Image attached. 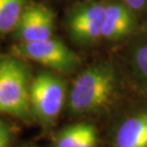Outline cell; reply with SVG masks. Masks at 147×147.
<instances>
[{"mask_svg":"<svg viewBox=\"0 0 147 147\" xmlns=\"http://www.w3.org/2000/svg\"><path fill=\"white\" fill-rule=\"evenodd\" d=\"M30 88L23 63L11 57L0 58V113L28 119L32 108Z\"/></svg>","mask_w":147,"mask_h":147,"instance_id":"2","label":"cell"},{"mask_svg":"<svg viewBox=\"0 0 147 147\" xmlns=\"http://www.w3.org/2000/svg\"><path fill=\"white\" fill-rule=\"evenodd\" d=\"M22 0H0V33H10L17 27L23 13Z\"/></svg>","mask_w":147,"mask_h":147,"instance_id":"10","label":"cell"},{"mask_svg":"<svg viewBox=\"0 0 147 147\" xmlns=\"http://www.w3.org/2000/svg\"><path fill=\"white\" fill-rule=\"evenodd\" d=\"M21 42H36L52 38L55 28L54 13L41 6L30 7L23 11L17 25Z\"/></svg>","mask_w":147,"mask_h":147,"instance_id":"5","label":"cell"},{"mask_svg":"<svg viewBox=\"0 0 147 147\" xmlns=\"http://www.w3.org/2000/svg\"><path fill=\"white\" fill-rule=\"evenodd\" d=\"M116 147H147V111L121 123L115 138Z\"/></svg>","mask_w":147,"mask_h":147,"instance_id":"8","label":"cell"},{"mask_svg":"<svg viewBox=\"0 0 147 147\" xmlns=\"http://www.w3.org/2000/svg\"><path fill=\"white\" fill-rule=\"evenodd\" d=\"M135 28V19L128 7L119 3L105 6L101 37L117 40L128 36Z\"/></svg>","mask_w":147,"mask_h":147,"instance_id":"7","label":"cell"},{"mask_svg":"<svg viewBox=\"0 0 147 147\" xmlns=\"http://www.w3.org/2000/svg\"><path fill=\"white\" fill-rule=\"evenodd\" d=\"M135 62L140 72L147 78V44L140 47L136 51Z\"/></svg>","mask_w":147,"mask_h":147,"instance_id":"11","label":"cell"},{"mask_svg":"<svg viewBox=\"0 0 147 147\" xmlns=\"http://www.w3.org/2000/svg\"><path fill=\"white\" fill-rule=\"evenodd\" d=\"M129 9L134 11H142L147 6V0H123Z\"/></svg>","mask_w":147,"mask_h":147,"instance_id":"13","label":"cell"},{"mask_svg":"<svg viewBox=\"0 0 147 147\" xmlns=\"http://www.w3.org/2000/svg\"><path fill=\"white\" fill-rule=\"evenodd\" d=\"M66 95L64 81L51 73L39 74L30 88L31 106L38 119L50 124L57 119Z\"/></svg>","mask_w":147,"mask_h":147,"instance_id":"3","label":"cell"},{"mask_svg":"<svg viewBox=\"0 0 147 147\" xmlns=\"http://www.w3.org/2000/svg\"><path fill=\"white\" fill-rule=\"evenodd\" d=\"M115 76L106 65L86 69L73 84L70 95V109L76 114L91 113L104 107L113 96Z\"/></svg>","mask_w":147,"mask_h":147,"instance_id":"1","label":"cell"},{"mask_svg":"<svg viewBox=\"0 0 147 147\" xmlns=\"http://www.w3.org/2000/svg\"><path fill=\"white\" fill-rule=\"evenodd\" d=\"M105 4L94 2L78 10L70 19L72 36L81 42H94L101 36Z\"/></svg>","mask_w":147,"mask_h":147,"instance_id":"6","label":"cell"},{"mask_svg":"<svg viewBox=\"0 0 147 147\" xmlns=\"http://www.w3.org/2000/svg\"><path fill=\"white\" fill-rule=\"evenodd\" d=\"M13 140V129L6 121L0 120V147H9Z\"/></svg>","mask_w":147,"mask_h":147,"instance_id":"12","label":"cell"},{"mask_svg":"<svg viewBox=\"0 0 147 147\" xmlns=\"http://www.w3.org/2000/svg\"><path fill=\"white\" fill-rule=\"evenodd\" d=\"M96 132L94 126L80 123L69 126L59 132L55 138L57 147H95Z\"/></svg>","mask_w":147,"mask_h":147,"instance_id":"9","label":"cell"},{"mask_svg":"<svg viewBox=\"0 0 147 147\" xmlns=\"http://www.w3.org/2000/svg\"><path fill=\"white\" fill-rule=\"evenodd\" d=\"M14 52L60 73L74 71L79 62L75 53L65 44L52 38L36 42H21L14 47Z\"/></svg>","mask_w":147,"mask_h":147,"instance_id":"4","label":"cell"}]
</instances>
